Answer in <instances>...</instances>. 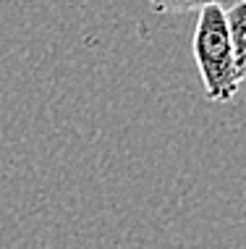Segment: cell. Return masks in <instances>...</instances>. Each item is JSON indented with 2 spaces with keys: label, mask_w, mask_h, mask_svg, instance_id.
Wrapping results in <instances>:
<instances>
[{
  "label": "cell",
  "mask_w": 246,
  "mask_h": 249,
  "mask_svg": "<svg viewBox=\"0 0 246 249\" xmlns=\"http://www.w3.org/2000/svg\"><path fill=\"white\" fill-rule=\"evenodd\" d=\"M197 26L191 50L199 76H202L207 100L212 103H230L238 95V73L233 63V48H230L228 21H225L223 5H204L197 11Z\"/></svg>",
  "instance_id": "cell-1"
},
{
  "label": "cell",
  "mask_w": 246,
  "mask_h": 249,
  "mask_svg": "<svg viewBox=\"0 0 246 249\" xmlns=\"http://www.w3.org/2000/svg\"><path fill=\"white\" fill-rule=\"evenodd\" d=\"M228 21V35H230V48H233V63L238 82H246V5L236 3L225 11Z\"/></svg>",
  "instance_id": "cell-2"
},
{
  "label": "cell",
  "mask_w": 246,
  "mask_h": 249,
  "mask_svg": "<svg viewBox=\"0 0 246 249\" xmlns=\"http://www.w3.org/2000/svg\"><path fill=\"white\" fill-rule=\"evenodd\" d=\"M157 13H191L204 5H223L225 0H147Z\"/></svg>",
  "instance_id": "cell-3"
},
{
  "label": "cell",
  "mask_w": 246,
  "mask_h": 249,
  "mask_svg": "<svg viewBox=\"0 0 246 249\" xmlns=\"http://www.w3.org/2000/svg\"><path fill=\"white\" fill-rule=\"evenodd\" d=\"M244 5H246V0H244Z\"/></svg>",
  "instance_id": "cell-4"
}]
</instances>
